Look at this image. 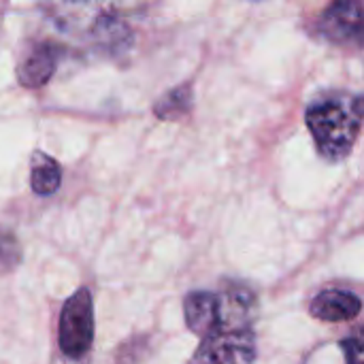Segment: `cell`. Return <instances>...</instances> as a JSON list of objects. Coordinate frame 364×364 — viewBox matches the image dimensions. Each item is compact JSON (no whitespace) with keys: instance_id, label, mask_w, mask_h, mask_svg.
<instances>
[{"instance_id":"1","label":"cell","mask_w":364,"mask_h":364,"mask_svg":"<svg viewBox=\"0 0 364 364\" xmlns=\"http://www.w3.org/2000/svg\"><path fill=\"white\" fill-rule=\"evenodd\" d=\"M43 9L45 21L53 32L47 38L62 51L70 47L77 53L117 60L134 45V30L113 4L55 2Z\"/></svg>"},{"instance_id":"2","label":"cell","mask_w":364,"mask_h":364,"mask_svg":"<svg viewBox=\"0 0 364 364\" xmlns=\"http://www.w3.org/2000/svg\"><path fill=\"white\" fill-rule=\"evenodd\" d=\"M220 294V320L200 339L190 364H256V294L245 286H226Z\"/></svg>"},{"instance_id":"3","label":"cell","mask_w":364,"mask_h":364,"mask_svg":"<svg viewBox=\"0 0 364 364\" xmlns=\"http://www.w3.org/2000/svg\"><path fill=\"white\" fill-rule=\"evenodd\" d=\"M307 128L314 134L318 151L339 162L352 151L364 119V98H352L346 94H333L316 100L307 109Z\"/></svg>"},{"instance_id":"4","label":"cell","mask_w":364,"mask_h":364,"mask_svg":"<svg viewBox=\"0 0 364 364\" xmlns=\"http://www.w3.org/2000/svg\"><path fill=\"white\" fill-rule=\"evenodd\" d=\"M94 299L87 288L70 294L60 311L58 346L68 360H81L90 354L94 343Z\"/></svg>"},{"instance_id":"5","label":"cell","mask_w":364,"mask_h":364,"mask_svg":"<svg viewBox=\"0 0 364 364\" xmlns=\"http://www.w3.org/2000/svg\"><path fill=\"white\" fill-rule=\"evenodd\" d=\"M318 32L335 45H364V6L360 2H335L320 21Z\"/></svg>"},{"instance_id":"6","label":"cell","mask_w":364,"mask_h":364,"mask_svg":"<svg viewBox=\"0 0 364 364\" xmlns=\"http://www.w3.org/2000/svg\"><path fill=\"white\" fill-rule=\"evenodd\" d=\"M62 49L49 38L28 41L17 62V81L28 90L43 87L58 68Z\"/></svg>"},{"instance_id":"7","label":"cell","mask_w":364,"mask_h":364,"mask_svg":"<svg viewBox=\"0 0 364 364\" xmlns=\"http://www.w3.org/2000/svg\"><path fill=\"white\" fill-rule=\"evenodd\" d=\"M363 301L350 290L326 288L322 290L309 307V314L320 322H352L360 316Z\"/></svg>"},{"instance_id":"8","label":"cell","mask_w":364,"mask_h":364,"mask_svg":"<svg viewBox=\"0 0 364 364\" xmlns=\"http://www.w3.org/2000/svg\"><path fill=\"white\" fill-rule=\"evenodd\" d=\"M183 316L188 328L203 339L220 320V294L213 290L190 292L183 301Z\"/></svg>"},{"instance_id":"9","label":"cell","mask_w":364,"mask_h":364,"mask_svg":"<svg viewBox=\"0 0 364 364\" xmlns=\"http://www.w3.org/2000/svg\"><path fill=\"white\" fill-rule=\"evenodd\" d=\"M62 186V166L47 156L45 151L36 149L30 156V188L36 196H51Z\"/></svg>"},{"instance_id":"10","label":"cell","mask_w":364,"mask_h":364,"mask_svg":"<svg viewBox=\"0 0 364 364\" xmlns=\"http://www.w3.org/2000/svg\"><path fill=\"white\" fill-rule=\"evenodd\" d=\"M190 109H192V85L190 83H181V85L173 87L154 105L156 117H160L164 122H177V119L186 117L190 113Z\"/></svg>"},{"instance_id":"11","label":"cell","mask_w":364,"mask_h":364,"mask_svg":"<svg viewBox=\"0 0 364 364\" xmlns=\"http://www.w3.org/2000/svg\"><path fill=\"white\" fill-rule=\"evenodd\" d=\"M21 243L13 230L0 226V277L13 273L21 264Z\"/></svg>"},{"instance_id":"12","label":"cell","mask_w":364,"mask_h":364,"mask_svg":"<svg viewBox=\"0 0 364 364\" xmlns=\"http://www.w3.org/2000/svg\"><path fill=\"white\" fill-rule=\"evenodd\" d=\"M346 364H364V328L341 341Z\"/></svg>"}]
</instances>
